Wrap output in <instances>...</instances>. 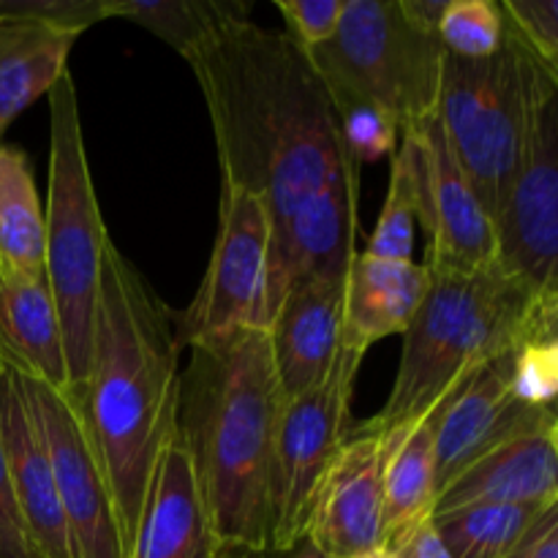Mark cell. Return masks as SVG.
Listing matches in <instances>:
<instances>
[{
  "instance_id": "cell-33",
  "label": "cell",
  "mask_w": 558,
  "mask_h": 558,
  "mask_svg": "<svg viewBox=\"0 0 558 558\" xmlns=\"http://www.w3.org/2000/svg\"><path fill=\"white\" fill-rule=\"evenodd\" d=\"M0 558H36L25 521H22L20 505H16L3 441H0Z\"/></svg>"
},
{
  "instance_id": "cell-2",
  "label": "cell",
  "mask_w": 558,
  "mask_h": 558,
  "mask_svg": "<svg viewBox=\"0 0 558 558\" xmlns=\"http://www.w3.org/2000/svg\"><path fill=\"white\" fill-rule=\"evenodd\" d=\"M112 490L129 558L163 447L178 430V322L114 243L104 251L90 368L65 387Z\"/></svg>"
},
{
  "instance_id": "cell-3",
  "label": "cell",
  "mask_w": 558,
  "mask_h": 558,
  "mask_svg": "<svg viewBox=\"0 0 558 558\" xmlns=\"http://www.w3.org/2000/svg\"><path fill=\"white\" fill-rule=\"evenodd\" d=\"M283 396L265 327L191 347L178 439L223 556L270 548V477Z\"/></svg>"
},
{
  "instance_id": "cell-26",
  "label": "cell",
  "mask_w": 558,
  "mask_h": 558,
  "mask_svg": "<svg viewBox=\"0 0 558 558\" xmlns=\"http://www.w3.org/2000/svg\"><path fill=\"white\" fill-rule=\"evenodd\" d=\"M548 505H472L434 512V526L452 558H510Z\"/></svg>"
},
{
  "instance_id": "cell-38",
  "label": "cell",
  "mask_w": 558,
  "mask_h": 558,
  "mask_svg": "<svg viewBox=\"0 0 558 558\" xmlns=\"http://www.w3.org/2000/svg\"><path fill=\"white\" fill-rule=\"evenodd\" d=\"M243 558H327L322 556L308 539H300V543L289 545V548H265V550H254V554L243 556Z\"/></svg>"
},
{
  "instance_id": "cell-32",
  "label": "cell",
  "mask_w": 558,
  "mask_h": 558,
  "mask_svg": "<svg viewBox=\"0 0 558 558\" xmlns=\"http://www.w3.org/2000/svg\"><path fill=\"white\" fill-rule=\"evenodd\" d=\"M287 33L305 49H319L336 36L347 0H276Z\"/></svg>"
},
{
  "instance_id": "cell-21",
  "label": "cell",
  "mask_w": 558,
  "mask_h": 558,
  "mask_svg": "<svg viewBox=\"0 0 558 558\" xmlns=\"http://www.w3.org/2000/svg\"><path fill=\"white\" fill-rule=\"evenodd\" d=\"M0 368L65 390L63 332L47 278H0Z\"/></svg>"
},
{
  "instance_id": "cell-24",
  "label": "cell",
  "mask_w": 558,
  "mask_h": 558,
  "mask_svg": "<svg viewBox=\"0 0 558 558\" xmlns=\"http://www.w3.org/2000/svg\"><path fill=\"white\" fill-rule=\"evenodd\" d=\"M47 218L33 169L16 145L0 142V278H47Z\"/></svg>"
},
{
  "instance_id": "cell-11",
  "label": "cell",
  "mask_w": 558,
  "mask_h": 558,
  "mask_svg": "<svg viewBox=\"0 0 558 558\" xmlns=\"http://www.w3.org/2000/svg\"><path fill=\"white\" fill-rule=\"evenodd\" d=\"M16 376V374H14ZM27 412L52 466L74 558H129L112 490L65 390L16 376Z\"/></svg>"
},
{
  "instance_id": "cell-9",
  "label": "cell",
  "mask_w": 558,
  "mask_h": 558,
  "mask_svg": "<svg viewBox=\"0 0 558 558\" xmlns=\"http://www.w3.org/2000/svg\"><path fill=\"white\" fill-rule=\"evenodd\" d=\"M218 238L194 300L178 322V347L191 349L229 332L265 327L270 216L248 191L221 183Z\"/></svg>"
},
{
  "instance_id": "cell-19",
  "label": "cell",
  "mask_w": 558,
  "mask_h": 558,
  "mask_svg": "<svg viewBox=\"0 0 558 558\" xmlns=\"http://www.w3.org/2000/svg\"><path fill=\"white\" fill-rule=\"evenodd\" d=\"M430 287L425 265L357 254L343 287L341 347L365 354L387 336H403Z\"/></svg>"
},
{
  "instance_id": "cell-29",
  "label": "cell",
  "mask_w": 558,
  "mask_h": 558,
  "mask_svg": "<svg viewBox=\"0 0 558 558\" xmlns=\"http://www.w3.org/2000/svg\"><path fill=\"white\" fill-rule=\"evenodd\" d=\"M338 129H341L343 145L349 156L363 163L379 161L385 156H396L401 129L385 109L368 101H349L336 107Z\"/></svg>"
},
{
  "instance_id": "cell-12",
  "label": "cell",
  "mask_w": 558,
  "mask_h": 558,
  "mask_svg": "<svg viewBox=\"0 0 558 558\" xmlns=\"http://www.w3.org/2000/svg\"><path fill=\"white\" fill-rule=\"evenodd\" d=\"M494 232L496 265L526 283L537 300L558 298V82L543 104Z\"/></svg>"
},
{
  "instance_id": "cell-13",
  "label": "cell",
  "mask_w": 558,
  "mask_h": 558,
  "mask_svg": "<svg viewBox=\"0 0 558 558\" xmlns=\"http://www.w3.org/2000/svg\"><path fill=\"white\" fill-rule=\"evenodd\" d=\"M515 360L518 349L499 354L445 398L436 430V496L496 447L558 420L550 407L515 396Z\"/></svg>"
},
{
  "instance_id": "cell-1",
  "label": "cell",
  "mask_w": 558,
  "mask_h": 558,
  "mask_svg": "<svg viewBox=\"0 0 558 558\" xmlns=\"http://www.w3.org/2000/svg\"><path fill=\"white\" fill-rule=\"evenodd\" d=\"M185 60L216 131L221 183L256 196L270 232L327 185L360 174L325 82L287 31L240 22Z\"/></svg>"
},
{
  "instance_id": "cell-18",
  "label": "cell",
  "mask_w": 558,
  "mask_h": 558,
  "mask_svg": "<svg viewBox=\"0 0 558 558\" xmlns=\"http://www.w3.org/2000/svg\"><path fill=\"white\" fill-rule=\"evenodd\" d=\"M131 558H227L178 430L153 472Z\"/></svg>"
},
{
  "instance_id": "cell-14",
  "label": "cell",
  "mask_w": 558,
  "mask_h": 558,
  "mask_svg": "<svg viewBox=\"0 0 558 558\" xmlns=\"http://www.w3.org/2000/svg\"><path fill=\"white\" fill-rule=\"evenodd\" d=\"M385 436L357 428L327 469L305 539L327 558H365L385 548Z\"/></svg>"
},
{
  "instance_id": "cell-6",
  "label": "cell",
  "mask_w": 558,
  "mask_h": 558,
  "mask_svg": "<svg viewBox=\"0 0 558 558\" xmlns=\"http://www.w3.org/2000/svg\"><path fill=\"white\" fill-rule=\"evenodd\" d=\"M44 218V267L60 316L69 387H74L90 368L104 251L112 240L98 210L82 134L80 96L71 74L60 76L49 90V191Z\"/></svg>"
},
{
  "instance_id": "cell-17",
  "label": "cell",
  "mask_w": 558,
  "mask_h": 558,
  "mask_svg": "<svg viewBox=\"0 0 558 558\" xmlns=\"http://www.w3.org/2000/svg\"><path fill=\"white\" fill-rule=\"evenodd\" d=\"M0 441L36 558H74L47 450L9 368H0Z\"/></svg>"
},
{
  "instance_id": "cell-20",
  "label": "cell",
  "mask_w": 558,
  "mask_h": 558,
  "mask_svg": "<svg viewBox=\"0 0 558 558\" xmlns=\"http://www.w3.org/2000/svg\"><path fill=\"white\" fill-rule=\"evenodd\" d=\"M550 428L505 441L436 496L434 512L472 505H534L558 499V456Z\"/></svg>"
},
{
  "instance_id": "cell-23",
  "label": "cell",
  "mask_w": 558,
  "mask_h": 558,
  "mask_svg": "<svg viewBox=\"0 0 558 558\" xmlns=\"http://www.w3.org/2000/svg\"><path fill=\"white\" fill-rule=\"evenodd\" d=\"M445 398L414 425L385 436L390 458L385 469V545L396 534L434 515L436 507V430Z\"/></svg>"
},
{
  "instance_id": "cell-22",
  "label": "cell",
  "mask_w": 558,
  "mask_h": 558,
  "mask_svg": "<svg viewBox=\"0 0 558 558\" xmlns=\"http://www.w3.org/2000/svg\"><path fill=\"white\" fill-rule=\"evenodd\" d=\"M80 33L44 22L0 16V142L3 131L31 107L49 96L60 76L69 74V54Z\"/></svg>"
},
{
  "instance_id": "cell-4",
  "label": "cell",
  "mask_w": 558,
  "mask_h": 558,
  "mask_svg": "<svg viewBox=\"0 0 558 558\" xmlns=\"http://www.w3.org/2000/svg\"><path fill=\"white\" fill-rule=\"evenodd\" d=\"M537 294L499 265L430 272L417 316L403 332L396 385L385 409L360 428L390 436L414 425L474 371L526 347Z\"/></svg>"
},
{
  "instance_id": "cell-16",
  "label": "cell",
  "mask_w": 558,
  "mask_h": 558,
  "mask_svg": "<svg viewBox=\"0 0 558 558\" xmlns=\"http://www.w3.org/2000/svg\"><path fill=\"white\" fill-rule=\"evenodd\" d=\"M343 287L347 278H311L298 283L267 325L283 401L316 390L330 376L341 352Z\"/></svg>"
},
{
  "instance_id": "cell-5",
  "label": "cell",
  "mask_w": 558,
  "mask_h": 558,
  "mask_svg": "<svg viewBox=\"0 0 558 558\" xmlns=\"http://www.w3.org/2000/svg\"><path fill=\"white\" fill-rule=\"evenodd\" d=\"M556 80L507 20L505 44L490 58L445 52L439 118L447 140L496 221L534 140Z\"/></svg>"
},
{
  "instance_id": "cell-37",
  "label": "cell",
  "mask_w": 558,
  "mask_h": 558,
  "mask_svg": "<svg viewBox=\"0 0 558 558\" xmlns=\"http://www.w3.org/2000/svg\"><path fill=\"white\" fill-rule=\"evenodd\" d=\"M558 341V298H543L534 305L532 327L526 343H556Z\"/></svg>"
},
{
  "instance_id": "cell-40",
  "label": "cell",
  "mask_w": 558,
  "mask_h": 558,
  "mask_svg": "<svg viewBox=\"0 0 558 558\" xmlns=\"http://www.w3.org/2000/svg\"><path fill=\"white\" fill-rule=\"evenodd\" d=\"M550 436H554V447H556V456H558V420L554 423V430H550Z\"/></svg>"
},
{
  "instance_id": "cell-30",
  "label": "cell",
  "mask_w": 558,
  "mask_h": 558,
  "mask_svg": "<svg viewBox=\"0 0 558 558\" xmlns=\"http://www.w3.org/2000/svg\"><path fill=\"white\" fill-rule=\"evenodd\" d=\"M0 16L44 22L82 36L96 22L112 20V0H0Z\"/></svg>"
},
{
  "instance_id": "cell-36",
  "label": "cell",
  "mask_w": 558,
  "mask_h": 558,
  "mask_svg": "<svg viewBox=\"0 0 558 558\" xmlns=\"http://www.w3.org/2000/svg\"><path fill=\"white\" fill-rule=\"evenodd\" d=\"M398 5L414 31L425 33V36H439L441 16H445L450 0H398Z\"/></svg>"
},
{
  "instance_id": "cell-28",
  "label": "cell",
  "mask_w": 558,
  "mask_h": 558,
  "mask_svg": "<svg viewBox=\"0 0 558 558\" xmlns=\"http://www.w3.org/2000/svg\"><path fill=\"white\" fill-rule=\"evenodd\" d=\"M507 14L496 0H450L439 25L447 52L458 58H490L505 44Z\"/></svg>"
},
{
  "instance_id": "cell-31",
  "label": "cell",
  "mask_w": 558,
  "mask_h": 558,
  "mask_svg": "<svg viewBox=\"0 0 558 558\" xmlns=\"http://www.w3.org/2000/svg\"><path fill=\"white\" fill-rule=\"evenodd\" d=\"M507 20L558 80V0H501Z\"/></svg>"
},
{
  "instance_id": "cell-27",
  "label": "cell",
  "mask_w": 558,
  "mask_h": 558,
  "mask_svg": "<svg viewBox=\"0 0 558 558\" xmlns=\"http://www.w3.org/2000/svg\"><path fill=\"white\" fill-rule=\"evenodd\" d=\"M414 223H417V191H414L412 163L398 142V150L390 161L385 207H381L365 254L379 256V259L409 262L414 251Z\"/></svg>"
},
{
  "instance_id": "cell-8",
  "label": "cell",
  "mask_w": 558,
  "mask_h": 558,
  "mask_svg": "<svg viewBox=\"0 0 558 558\" xmlns=\"http://www.w3.org/2000/svg\"><path fill=\"white\" fill-rule=\"evenodd\" d=\"M365 354L341 347L316 390L283 401L270 477V548L305 539L316 490L349 439L354 379Z\"/></svg>"
},
{
  "instance_id": "cell-35",
  "label": "cell",
  "mask_w": 558,
  "mask_h": 558,
  "mask_svg": "<svg viewBox=\"0 0 558 558\" xmlns=\"http://www.w3.org/2000/svg\"><path fill=\"white\" fill-rule=\"evenodd\" d=\"M510 558H558V499L534 518Z\"/></svg>"
},
{
  "instance_id": "cell-10",
  "label": "cell",
  "mask_w": 558,
  "mask_h": 558,
  "mask_svg": "<svg viewBox=\"0 0 558 558\" xmlns=\"http://www.w3.org/2000/svg\"><path fill=\"white\" fill-rule=\"evenodd\" d=\"M417 191V221L428 238V272H466L496 262L494 221L469 183L439 109L401 131Z\"/></svg>"
},
{
  "instance_id": "cell-39",
  "label": "cell",
  "mask_w": 558,
  "mask_h": 558,
  "mask_svg": "<svg viewBox=\"0 0 558 558\" xmlns=\"http://www.w3.org/2000/svg\"><path fill=\"white\" fill-rule=\"evenodd\" d=\"M365 558H392V554L387 548H381V550H376V554H371V556H365Z\"/></svg>"
},
{
  "instance_id": "cell-41",
  "label": "cell",
  "mask_w": 558,
  "mask_h": 558,
  "mask_svg": "<svg viewBox=\"0 0 558 558\" xmlns=\"http://www.w3.org/2000/svg\"><path fill=\"white\" fill-rule=\"evenodd\" d=\"M554 352H556V376H558V341L554 343Z\"/></svg>"
},
{
  "instance_id": "cell-34",
  "label": "cell",
  "mask_w": 558,
  "mask_h": 558,
  "mask_svg": "<svg viewBox=\"0 0 558 558\" xmlns=\"http://www.w3.org/2000/svg\"><path fill=\"white\" fill-rule=\"evenodd\" d=\"M385 548L390 550L392 558H452L450 550L441 543L439 532H436L434 515L414 523L407 532L396 534Z\"/></svg>"
},
{
  "instance_id": "cell-7",
  "label": "cell",
  "mask_w": 558,
  "mask_h": 558,
  "mask_svg": "<svg viewBox=\"0 0 558 558\" xmlns=\"http://www.w3.org/2000/svg\"><path fill=\"white\" fill-rule=\"evenodd\" d=\"M445 52L439 36L409 25L398 0H347L336 36L305 54L332 107L368 101L403 131L439 109Z\"/></svg>"
},
{
  "instance_id": "cell-15",
  "label": "cell",
  "mask_w": 558,
  "mask_h": 558,
  "mask_svg": "<svg viewBox=\"0 0 558 558\" xmlns=\"http://www.w3.org/2000/svg\"><path fill=\"white\" fill-rule=\"evenodd\" d=\"M360 174L343 178L311 196L281 229L270 232L265 281V330L278 305L298 283L311 278L343 281L357 256Z\"/></svg>"
},
{
  "instance_id": "cell-25",
  "label": "cell",
  "mask_w": 558,
  "mask_h": 558,
  "mask_svg": "<svg viewBox=\"0 0 558 558\" xmlns=\"http://www.w3.org/2000/svg\"><path fill=\"white\" fill-rule=\"evenodd\" d=\"M248 14V0H112V20L145 27L183 58Z\"/></svg>"
},
{
  "instance_id": "cell-42",
  "label": "cell",
  "mask_w": 558,
  "mask_h": 558,
  "mask_svg": "<svg viewBox=\"0 0 558 558\" xmlns=\"http://www.w3.org/2000/svg\"><path fill=\"white\" fill-rule=\"evenodd\" d=\"M556 82H558V80H556Z\"/></svg>"
}]
</instances>
